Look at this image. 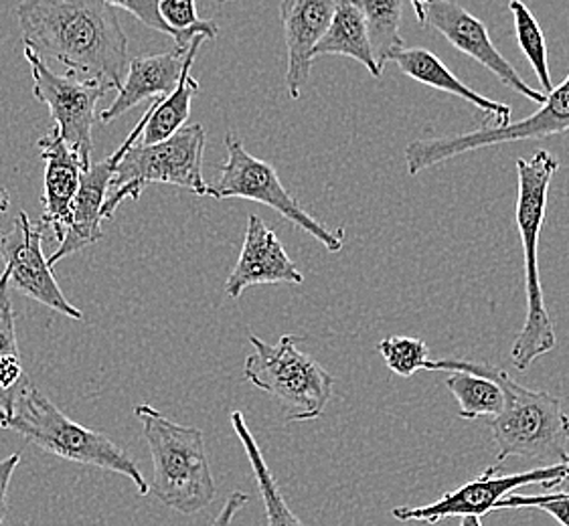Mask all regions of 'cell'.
<instances>
[{"mask_svg":"<svg viewBox=\"0 0 569 526\" xmlns=\"http://www.w3.org/2000/svg\"><path fill=\"white\" fill-rule=\"evenodd\" d=\"M320 55H345L363 65L373 78H381L383 69L377 65L371 41L367 34V24L361 9L355 0H337L329 29L312 49V59Z\"/></svg>","mask_w":569,"mask_h":526,"instance_id":"21","label":"cell"},{"mask_svg":"<svg viewBox=\"0 0 569 526\" xmlns=\"http://www.w3.org/2000/svg\"><path fill=\"white\" fill-rule=\"evenodd\" d=\"M305 275L290 260L284 245L258 215L248 218L240 260L226 282L229 297H238L251 286L302 284Z\"/></svg>","mask_w":569,"mask_h":526,"instance_id":"15","label":"cell"},{"mask_svg":"<svg viewBox=\"0 0 569 526\" xmlns=\"http://www.w3.org/2000/svg\"><path fill=\"white\" fill-rule=\"evenodd\" d=\"M499 464L490 466L480 474L479 478L462 484L452 493H446L440 500L426 506H398L391 510L393 518L401 523H426V525H438L440 520H448L455 516H482L495 513V506L505 496L515 493L517 488L541 484L543 488L559 486L569 481V458L563 462L549 464L543 468L527 469L521 474H497Z\"/></svg>","mask_w":569,"mask_h":526,"instance_id":"11","label":"cell"},{"mask_svg":"<svg viewBox=\"0 0 569 526\" xmlns=\"http://www.w3.org/2000/svg\"><path fill=\"white\" fill-rule=\"evenodd\" d=\"M248 503H250V496L246 493L238 490V493L229 494V498L223 504L221 513L216 516V520L211 523V526H233V518L238 516V513Z\"/></svg>","mask_w":569,"mask_h":526,"instance_id":"32","label":"cell"},{"mask_svg":"<svg viewBox=\"0 0 569 526\" xmlns=\"http://www.w3.org/2000/svg\"><path fill=\"white\" fill-rule=\"evenodd\" d=\"M253 355L246 358L243 378L290 409L288 422H312L327 409L335 377L317 358L298 348L300 338L284 334L278 344L250 334Z\"/></svg>","mask_w":569,"mask_h":526,"instance_id":"7","label":"cell"},{"mask_svg":"<svg viewBox=\"0 0 569 526\" xmlns=\"http://www.w3.org/2000/svg\"><path fill=\"white\" fill-rule=\"evenodd\" d=\"M228 159L219 166L216 184L207 186V196L213 199H248L278 211L298 230L307 231L330 253H339L345 241V230L332 231L302 209L286 189L270 162L251 156L241 138L229 132L226 136Z\"/></svg>","mask_w":569,"mask_h":526,"instance_id":"8","label":"cell"},{"mask_svg":"<svg viewBox=\"0 0 569 526\" xmlns=\"http://www.w3.org/2000/svg\"><path fill=\"white\" fill-rule=\"evenodd\" d=\"M21 464V452L0 459V525L9 515V488H11L12 474Z\"/></svg>","mask_w":569,"mask_h":526,"instance_id":"31","label":"cell"},{"mask_svg":"<svg viewBox=\"0 0 569 526\" xmlns=\"http://www.w3.org/2000/svg\"><path fill=\"white\" fill-rule=\"evenodd\" d=\"M229 422L236 435L240 437L241 447L246 452V456L250 459L253 476L258 482V490L262 496L263 510H266V523L268 526H307L298 518L292 508L286 503L284 496L280 493V486L276 484L272 469L268 468L266 459H263L262 449L258 446L256 437L251 435L250 427L243 419V413L231 412Z\"/></svg>","mask_w":569,"mask_h":526,"instance_id":"23","label":"cell"},{"mask_svg":"<svg viewBox=\"0 0 569 526\" xmlns=\"http://www.w3.org/2000/svg\"><path fill=\"white\" fill-rule=\"evenodd\" d=\"M563 132H569V73L558 88L547 93L546 102L536 114L505 127H485L456 136L413 140L406 146L403 159L408 174L416 176L467 152L523 140H543Z\"/></svg>","mask_w":569,"mask_h":526,"instance_id":"9","label":"cell"},{"mask_svg":"<svg viewBox=\"0 0 569 526\" xmlns=\"http://www.w3.org/2000/svg\"><path fill=\"white\" fill-rule=\"evenodd\" d=\"M460 526H482L480 516H460Z\"/></svg>","mask_w":569,"mask_h":526,"instance_id":"34","label":"cell"},{"mask_svg":"<svg viewBox=\"0 0 569 526\" xmlns=\"http://www.w3.org/2000/svg\"><path fill=\"white\" fill-rule=\"evenodd\" d=\"M207 132L201 124L182 127L177 134L157 144H132L116 164L110 186L112 195L106 196L103 221L114 218L116 209L126 199L138 201L150 184H174L191 191L194 195L207 196L203 179V152Z\"/></svg>","mask_w":569,"mask_h":526,"instance_id":"6","label":"cell"},{"mask_svg":"<svg viewBox=\"0 0 569 526\" xmlns=\"http://www.w3.org/2000/svg\"><path fill=\"white\" fill-rule=\"evenodd\" d=\"M29 385L17 343L9 274H0V413H11L21 391Z\"/></svg>","mask_w":569,"mask_h":526,"instance_id":"22","label":"cell"},{"mask_svg":"<svg viewBox=\"0 0 569 526\" xmlns=\"http://www.w3.org/2000/svg\"><path fill=\"white\" fill-rule=\"evenodd\" d=\"M160 17L164 19V23L172 27L174 31H193L201 29L209 34H213L216 39L219 33V27L216 21H201L197 14L194 0H159Z\"/></svg>","mask_w":569,"mask_h":526,"instance_id":"30","label":"cell"},{"mask_svg":"<svg viewBox=\"0 0 569 526\" xmlns=\"http://www.w3.org/2000/svg\"><path fill=\"white\" fill-rule=\"evenodd\" d=\"M24 59L31 65L34 100L49 105L56 132L81 161L90 164L96 108L110 92V85L100 80H83L73 73L58 75L31 47H24Z\"/></svg>","mask_w":569,"mask_h":526,"instance_id":"10","label":"cell"},{"mask_svg":"<svg viewBox=\"0 0 569 526\" xmlns=\"http://www.w3.org/2000/svg\"><path fill=\"white\" fill-rule=\"evenodd\" d=\"M430 526H436V525H430Z\"/></svg>","mask_w":569,"mask_h":526,"instance_id":"35","label":"cell"},{"mask_svg":"<svg viewBox=\"0 0 569 526\" xmlns=\"http://www.w3.org/2000/svg\"><path fill=\"white\" fill-rule=\"evenodd\" d=\"M106 2H108L110 7H114V9H122V11L130 12L132 17H137L140 23L147 24L152 31L169 34L177 47L191 45V41H193L197 34H206L207 39H213V34L201 31V29H193V31H174V29L164 23V19L160 17L159 0H106Z\"/></svg>","mask_w":569,"mask_h":526,"instance_id":"28","label":"cell"},{"mask_svg":"<svg viewBox=\"0 0 569 526\" xmlns=\"http://www.w3.org/2000/svg\"><path fill=\"white\" fill-rule=\"evenodd\" d=\"M206 41V34L194 37L189 45V53L184 59V68H182L181 80L177 83V88L164 98H154L149 110L144 112L147 124L142 130V144L149 146V144H157V142L171 138L189 120L193 98L201 90L199 81L191 75V68H193L194 55H197L199 47L203 45Z\"/></svg>","mask_w":569,"mask_h":526,"instance_id":"20","label":"cell"},{"mask_svg":"<svg viewBox=\"0 0 569 526\" xmlns=\"http://www.w3.org/2000/svg\"><path fill=\"white\" fill-rule=\"evenodd\" d=\"M377 351L389 371L403 378L416 375L430 361L428 344L413 336H388L377 344Z\"/></svg>","mask_w":569,"mask_h":526,"instance_id":"27","label":"cell"},{"mask_svg":"<svg viewBox=\"0 0 569 526\" xmlns=\"http://www.w3.org/2000/svg\"><path fill=\"white\" fill-rule=\"evenodd\" d=\"M337 0H282L280 17L284 27L288 68L286 90L292 100L302 95V90L312 69V49L327 33Z\"/></svg>","mask_w":569,"mask_h":526,"instance_id":"16","label":"cell"},{"mask_svg":"<svg viewBox=\"0 0 569 526\" xmlns=\"http://www.w3.org/2000/svg\"><path fill=\"white\" fill-rule=\"evenodd\" d=\"M559 169V161L547 150H537L531 159L517 161L519 195H517V230L521 235L525 257L523 328L517 334L511 348V363L517 371H527L539 356L558 346V334L547 312L541 275H539V240L546 221L549 186Z\"/></svg>","mask_w":569,"mask_h":526,"instance_id":"3","label":"cell"},{"mask_svg":"<svg viewBox=\"0 0 569 526\" xmlns=\"http://www.w3.org/2000/svg\"><path fill=\"white\" fill-rule=\"evenodd\" d=\"M14 17L24 47L39 58L120 90L128 68V37L106 0H21Z\"/></svg>","mask_w":569,"mask_h":526,"instance_id":"1","label":"cell"},{"mask_svg":"<svg viewBox=\"0 0 569 526\" xmlns=\"http://www.w3.org/2000/svg\"><path fill=\"white\" fill-rule=\"evenodd\" d=\"M355 4L363 12L377 65L383 69L391 53L403 47L399 34L401 0H355Z\"/></svg>","mask_w":569,"mask_h":526,"instance_id":"25","label":"cell"},{"mask_svg":"<svg viewBox=\"0 0 569 526\" xmlns=\"http://www.w3.org/2000/svg\"><path fill=\"white\" fill-rule=\"evenodd\" d=\"M41 159L46 161V189H43V215L39 223L53 231V240L61 243L71 223V206L80 189L81 171L88 166L80 156L61 140L56 128L37 142Z\"/></svg>","mask_w":569,"mask_h":526,"instance_id":"17","label":"cell"},{"mask_svg":"<svg viewBox=\"0 0 569 526\" xmlns=\"http://www.w3.org/2000/svg\"><path fill=\"white\" fill-rule=\"evenodd\" d=\"M9 206H11V196L7 193V189H2V186H0V215H2V213H7V211H9Z\"/></svg>","mask_w":569,"mask_h":526,"instance_id":"33","label":"cell"},{"mask_svg":"<svg viewBox=\"0 0 569 526\" xmlns=\"http://www.w3.org/2000/svg\"><path fill=\"white\" fill-rule=\"evenodd\" d=\"M423 371H467L490 378L501 387L502 412L489 422L497 446V464L509 458L549 459L553 464L569 458V415L556 395L527 390L505 368L472 358H430Z\"/></svg>","mask_w":569,"mask_h":526,"instance_id":"2","label":"cell"},{"mask_svg":"<svg viewBox=\"0 0 569 526\" xmlns=\"http://www.w3.org/2000/svg\"><path fill=\"white\" fill-rule=\"evenodd\" d=\"M187 53H189V45H174V49L164 53L132 59L128 63V73L122 80L114 102L100 112L103 124H112L114 120L128 114L132 108H137L138 103L144 100L169 95L181 80Z\"/></svg>","mask_w":569,"mask_h":526,"instance_id":"18","label":"cell"},{"mask_svg":"<svg viewBox=\"0 0 569 526\" xmlns=\"http://www.w3.org/2000/svg\"><path fill=\"white\" fill-rule=\"evenodd\" d=\"M0 429L21 435L58 458L126 476L134 482L140 496L150 493L149 482L126 449L108 435L73 422L33 385L21 391L11 413H0Z\"/></svg>","mask_w":569,"mask_h":526,"instance_id":"4","label":"cell"},{"mask_svg":"<svg viewBox=\"0 0 569 526\" xmlns=\"http://www.w3.org/2000/svg\"><path fill=\"white\" fill-rule=\"evenodd\" d=\"M411 4L418 17V23L438 31L460 53L475 59L482 68L489 69L502 85L523 95L529 102H536L539 105L546 102V95L537 92L536 88H531L517 73V69L502 58L501 51L490 39L487 24L477 19L472 12H468L455 0H411Z\"/></svg>","mask_w":569,"mask_h":526,"instance_id":"12","label":"cell"},{"mask_svg":"<svg viewBox=\"0 0 569 526\" xmlns=\"http://www.w3.org/2000/svg\"><path fill=\"white\" fill-rule=\"evenodd\" d=\"M389 61H393L401 69V73H406L411 80L420 81L428 88L450 93V95L475 105L477 110H480V114L485 115L487 127L511 124V105L495 102V100L485 98L482 93L470 90L467 83L458 80L455 73L433 55L432 51H428L423 47H411V49L399 47L398 51L391 53Z\"/></svg>","mask_w":569,"mask_h":526,"instance_id":"19","label":"cell"},{"mask_svg":"<svg viewBox=\"0 0 569 526\" xmlns=\"http://www.w3.org/2000/svg\"><path fill=\"white\" fill-rule=\"evenodd\" d=\"M446 390L458 401V417L467 422L497 417L505 405L501 387L495 381L467 371H455L446 378Z\"/></svg>","mask_w":569,"mask_h":526,"instance_id":"24","label":"cell"},{"mask_svg":"<svg viewBox=\"0 0 569 526\" xmlns=\"http://www.w3.org/2000/svg\"><path fill=\"white\" fill-rule=\"evenodd\" d=\"M0 262L4 263L9 284L17 292L68 318L83 321V312L61 292L43 255V225L39 221L33 223L27 211H19L14 230L0 233Z\"/></svg>","mask_w":569,"mask_h":526,"instance_id":"13","label":"cell"},{"mask_svg":"<svg viewBox=\"0 0 569 526\" xmlns=\"http://www.w3.org/2000/svg\"><path fill=\"white\" fill-rule=\"evenodd\" d=\"M154 466L150 490L160 503L193 516L216 500L217 486L207 458L206 435L193 425L177 424L149 403L134 407Z\"/></svg>","mask_w":569,"mask_h":526,"instance_id":"5","label":"cell"},{"mask_svg":"<svg viewBox=\"0 0 569 526\" xmlns=\"http://www.w3.org/2000/svg\"><path fill=\"white\" fill-rule=\"evenodd\" d=\"M539 508L553 516L561 526H569V490L551 494H509L497 503L495 510Z\"/></svg>","mask_w":569,"mask_h":526,"instance_id":"29","label":"cell"},{"mask_svg":"<svg viewBox=\"0 0 569 526\" xmlns=\"http://www.w3.org/2000/svg\"><path fill=\"white\" fill-rule=\"evenodd\" d=\"M144 124H147V115H142V120L128 134L124 144L116 150L114 154H110L106 161L96 162V164L90 162L81 171L80 189H78V195L73 199V206H71V223H69L68 233L59 243L58 250L51 253V257L47 260L51 267L69 255L81 252L102 240V209L106 196H108V189L112 183V176H114L116 164L124 156L126 150L137 142V138L144 130Z\"/></svg>","mask_w":569,"mask_h":526,"instance_id":"14","label":"cell"},{"mask_svg":"<svg viewBox=\"0 0 569 526\" xmlns=\"http://www.w3.org/2000/svg\"><path fill=\"white\" fill-rule=\"evenodd\" d=\"M509 9L515 21V34L517 43L523 49L525 58L529 59L531 68L536 71L537 80L547 93L553 90L551 75H549V61H547L546 34L536 14L525 7L521 0H511Z\"/></svg>","mask_w":569,"mask_h":526,"instance_id":"26","label":"cell"}]
</instances>
